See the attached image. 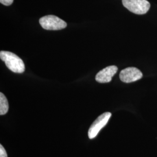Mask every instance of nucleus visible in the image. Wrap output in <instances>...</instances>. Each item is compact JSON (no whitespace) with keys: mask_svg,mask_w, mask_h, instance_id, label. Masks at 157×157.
<instances>
[{"mask_svg":"<svg viewBox=\"0 0 157 157\" xmlns=\"http://www.w3.org/2000/svg\"><path fill=\"white\" fill-rule=\"evenodd\" d=\"M0 58L5 62L6 67L14 73H22L25 72V66L22 59L15 54L6 51L0 52Z\"/></svg>","mask_w":157,"mask_h":157,"instance_id":"obj_1","label":"nucleus"},{"mask_svg":"<svg viewBox=\"0 0 157 157\" xmlns=\"http://www.w3.org/2000/svg\"><path fill=\"white\" fill-rule=\"evenodd\" d=\"M39 23L43 28L48 30H61L67 26V23L55 15L42 17L40 19Z\"/></svg>","mask_w":157,"mask_h":157,"instance_id":"obj_2","label":"nucleus"},{"mask_svg":"<svg viewBox=\"0 0 157 157\" xmlns=\"http://www.w3.org/2000/svg\"><path fill=\"white\" fill-rule=\"evenodd\" d=\"M122 4L129 11L137 15L145 14L150 8L147 0H122Z\"/></svg>","mask_w":157,"mask_h":157,"instance_id":"obj_3","label":"nucleus"},{"mask_svg":"<svg viewBox=\"0 0 157 157\" xmlns=\"http://www.w3.org/2000/svg\"><path fill=\"white\" fill-rule=\"evenodd\" d=\"M111 115L112 114L110 112H105L95 119V121L91 125L88 132L89 139H93L95 138L99 132L107 124Z\"/></svg>","mask_w":157,"mask_h":157,"instance_id":"obj_4","label":"nucleus"},{"mask_svg":"<svg viewBox=\"0 0 157 157\" xmlns=\"http://www.w3.org/2000/svg\"><path fill=\"white\" fill-rule=\"evenodd\" d=\"M143 77V73L140 71L135 67H126L122 70L119 78L122 82L129 83L139 80Z\"/></svg>","mask_w":157,"mask_h":157,"instance_id":"obj_5","label":"nucleus"},{"mask_svg":"<svg viewBox=\"0 0 157 157\" xmlns=\"http://www.w3.org/2000/svg\"><path fill=\"white\" fill-rule=\"evenodd\" d=\"M118 67L112 65L105 67L98 72L95 76V80L101 83H109L111 81L112 77L117 73Z\"/></svg>","mask_w":157,"mask_h":157,"instance_id":"obj_6","label":"nucleus"},{"mask_svg":"<svg viewBox=\"0 0 157 157\" xmlns=\"http://www.w3.org/2000/svg\"><path fill=\"white\" fill-rule=\"evenodd\" d=\"M9 109L8 102L6 96L2 93H0V115L6 114Z\"/></svg>","mask_w":157,"mask_h":157,"instance_id":"obj_7","label":"nucleus"},{"mask_svg":"<svg viewBox=\"0 0 157 157\" xmlns=\"http://www.w3.org/2000/svg\"><path fill=\"white\" fill-rule=\"evenodd\" d=\"M0 157H8L5 148L1 144L0 145Z\"/></svg>","mask_w":157,"mask_h":157,"instance_id":"obj_8","label":"nucleus"},{"mask_svg":"<svg viewBox=\"0 0 157 157\" xmlns=\"http://www.w3.org/2000/svg\"><path fill=\"white\" fill-rule=\"evenodd\" d=\"M13 0H0V2L6 6H10L13 3Z\"/></svg>","mask_w":157,"mask_h":157,"instance_id":"obj_9","label":"nucleus"}]
</instances>
